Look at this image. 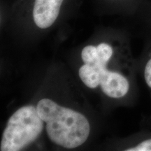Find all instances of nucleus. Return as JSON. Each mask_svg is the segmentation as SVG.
Listing matches in <instances>:
<instances>
[{
  "instance_id": "obj_1",
  "label": "nucleus",
  "mask_w": 151,
  "mask_h": 151,
  "mask_svg": "<svg viewBox=\"0 0 151 151\" xmlns=\"http://www.w3.org/2000/svg\"><path fill=\"white\" fill-rule=\"evenodd\" d=\"M37 112L46 123V133L55 145L65 148H76L87 141L90 124L82 113L62 106L48 98L39 100Z\"/></svg>"
},
{
  "instance_id": "obj_4",
  "label": "nucleus",
  "mask_w": 151,
  "mask_h": 151,
  "mask_svg": "<svg viewBox=\"0 0 151 151\" xmlns=\"http://www.w3.org/2000/svg\"><path fill=\"white\" fill-rule=\"evenodd\" d=\"M64 0H35L33 19L40 29H47L54 24L60 14Z\"/></svg>"
},
{
  "instance_id": "obj_5",
  "label": "nucleus",
  "mask_w": 151,
  "mask_h": 151,
  "mask_svg": "<svg viewBox=\"0 0 151 151\" xmlns=\"http://www.w3.org/2000/svg\"><path fill=\"white\" fill-rule=\"evenodd\" d=\"M79 77L87 87L94 89L99 86V73L93 65L84 64L78 71Z\"/></svg>"
},
{
  "instance_id": "obj_3",
  "label": "nucleus",
  "mask_w": 151,
  "mask_h": 151,
  "mask_svg": "<svg viewBox=\"0 0 151 151\" xmlns=\"http://www.w3.org/2000/svg\"><path fill=\"white\" fill-rule=\"evenodd\" d=\"M97 51L88 58L84 64L93 65L99 73V86L106 95L114 99L124 98L131 90V81L123 73L107 69V65L113 55V47L106 43L97 46Z\"/></svg>"
},
{
  "instance_id": "obj_2",
  "label": "nucleus",
  "mask_w": 151,
  "mask_h": 151,
  "mask_svg": "<svg viewBox=\"0 0 151 151\" xmlns=\"http://www.w3.org/2000/svg\"><path fill=\"white\" fill-rule=\"evenodd\" d=\"M37 107L24 106L9 118L1 137L0 150L19 151L34 142L44 127Z\"/></svg>"
}]
</instances>
